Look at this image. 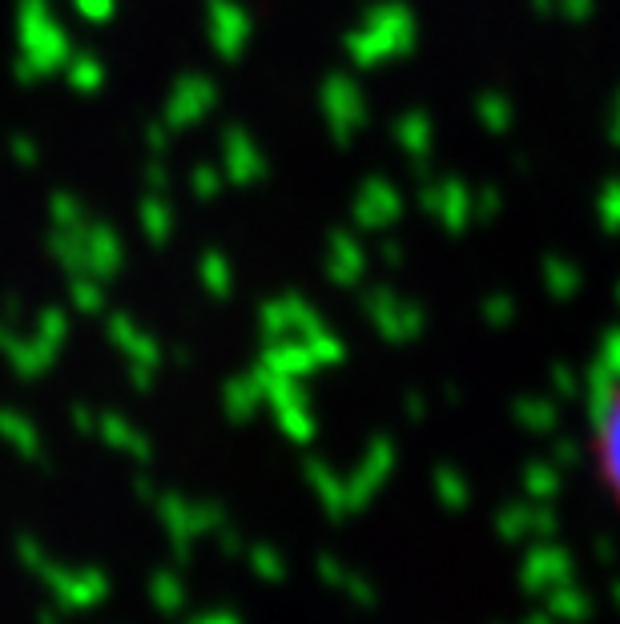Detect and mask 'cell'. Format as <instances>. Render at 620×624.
Segmentation results:
<instances>
[{
	"instance_id": "cell-1",
	"label": "cell",
	"mask_w": 620,
	"mask_h": 624,
	"mask_svg": "<svg viewBox=\"0 0 620 624\" xmlns=\"http://www.w3.org/2000/svg\"><path fill=\"white\" fill-rule=\"evenodd\" d=\"M588 468L600 496L620 516V379L600 391L588 415Z\"/></svg>"
}]
</instances>
